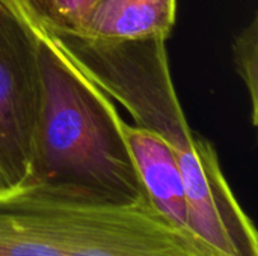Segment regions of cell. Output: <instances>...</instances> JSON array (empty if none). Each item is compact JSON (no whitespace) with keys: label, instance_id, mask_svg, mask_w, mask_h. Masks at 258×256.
<instances>
[{"label":"cell","instance_id":"obj_6","mask_svg":"<svg viewBox=\"0 0 258 256\" xmlns=\"http://www.w3.org/2000/svg\"><path fill=\"white\" fill-rule=\"evenodd\" d=\"M175 18L177 0H98L73 35L97 41L166 39Z\"/></svg>","mask_w":258,"mask_h":256},{"label":"cell","instance_id":"obj_4","mask_svg":"<svg viewBox=\"0 0 258 256\" xmlns=\"http://www.w3.org/2000/svg\"><path fill=\"white\" fill-rule=\"evenodd\" d=\"M183 180L187 226L228 256H258L254 222L234 196L213 145L195 131L171 143Z\"/></svg>","mask_w":258,"mask_h":256},{"label":"cell","instance_id":"obj_10","mask_svg":"<svg viewBox=\"0 0 258 256\" xmlns=\"http://www.w3.org/2000/svg\"><path fill=\"white\" fill-rule=\"evenodd\" d=\"M17 192H21V190H17V189L14 187V184L9 181V178L6 177V174H5V172L2 170V167H0V199L8 198V196L14 195V193H17Z\"/></svg>","mask_w":258,"mask_h":256},{"label":"cell","instance_id":"obj_8","mask_svg":"<svg viewBox=\"0 0 258 256\" xmlns=\"http://www.w3.org/2000/svg\"><path fill=\"white\" fill-rule=\"evenodd\" d=\"M29 21L47 35L77 33L98 0H15Z\"/></svg>","mask_w":258,"mask_h":256},{"label":"cell","instance_id":"obj_3","mask_svg":"<svg viewBox=\"0 0 258 256\" xmlns=\"http://www.w3.org/2000/svg\"><path fill=\"white\" fill-rule=\"evenodd\" d=\"M39 101L38 30L15 0H0V167L17 190L32 186Z\"/></svg>","mask_w":258,"mask_h":256},{"label":"cell","instance_id":"obj_1","mask_svg":"<svg viewBox=\"0 0 258 256\" xmlns=\"http://www.w3.org/2000/svg\"><path fill=\"white\" fill-rule=\"evenodd\" d=\"M38 48L41 101L32 186L109 202L147 196L124 121L109 97L41 30Z\"/></svg>","mask_w":258,"mask_h":256},{"label":"cell","instance_id":"obj_7","mask_svg":"<svg viewBox=\"0 0 258 256\" xmlns=\"http://www.w3.org/2000/svg\"><path fill=\"white\" fill-rule=\"evenodd\" d=\"M0 256H62L21 192L0 199Z\"/></svg>","mask_w":258,"mask_h":256},{"label":"cell","instance_id":"obj_5","mask_svg":"<svg viewBox=\"0 0 258 256\" xmlns=\"http://www.w3.org/2000/svg\"><path fill=\"white\" fill-rule=\"evenodd\" d=\"M122 128L148 199L174 223L189 229L183 180L174 151L163 139L138 125L124 122Z\"/></svg>","mask_w":258,"mask_h":256},{"label":"cell","instance_id":"obj_9","mask_svg":"<svg viewBox=\"0 0 258 256\" xmlns=\"http://www.w3.org/2000/svg\"><path fill=\"white\" fill-rule=\"evenodd\" d=\"M258 20L254 15L249 26H246L233 42V57L237 74L240 75L251 104L252 125L258 124Z\"/></svg>","mask_w":258,"mask_h":256},{"label":"cell","instance_id":"obj_2","mask_svg":"<svg viewBox=\"0 0 258 256\" xmlns=\"http://www.w3.org/2000/svg\"><path fill=\"white\" fill-rule=\"evenodd\" d=\"M23 198L62 256H228L148 199L98 201L32 186Z\"/></svg>","mask_w":258,"mask_h":256}]
</instances>
